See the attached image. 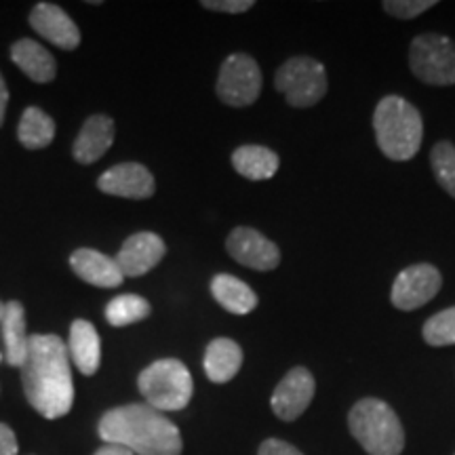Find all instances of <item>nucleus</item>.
Segmentation results:
<instances>
[{
	"label": "nucleus",
	"mask_w": 455,
	"mask_h": 455,
	"mask_svg": "<svg viewBox=\"0 0 455 455\" xmlns=\"http://www.w3.org/2000/svg\"><path fill=\"white\" fill-rule=\"evenodd\" d=\"M21 384H24L28 403L43 418L57 419L70 413L74 382L68 346L60 335H30L26 363L21 365Z\"/></svg>",
	"instance_id": "obj_1"
},
{
	"label": "nucleus",
	"mask_w": 455,
	"mask_h": 455,
	"mask_svg": "<svg viewBox=\"0 0 455 455\" xmlns=\"http://www.w3.org/2000/svg\"><path fill=\"white\" fill-rule=\"evenodd\" d=\"M98 435L110 445H123L135 455H181L184 441L167 415L146 403L114 407L101 415Z\"/></svg>",
	"instance_id": "obj_2"
},
{
	"label": "nucleus",
	"mask_w": 455,
	"mask_h": 455,
	"mask_svg": "<svg viewBox=\"0 0 455 455\" xmlns=\"http://www.w3.org/2000/svg\"><path fill=\"white\" fill-rule=\"evenodd\" d=\"M373 129L379 150L390 161H411L424 140V123L418 108L405 98L388 95L373 114Z\"/></svg>",
	"instance_id": "obj_3"
},
{
	"label": "nucleus",
	"mask_w": 455,
	"mask_h": 455,
	"mask_svg": "<svg viewBox=\"0 0 455 455\" xmlns=\"http://www.w3.org/2000/svg\"><path fill=\"white\" fill-rule=\"evenodd\" d=\"M350 435L369 455H401L405 449V430L388 403L363 398L348 413Z\"/></svg>",
	"instance_id": "obj_4"
},
{
	"label": "nucleus",
	"mask_w": 455,
	"mask_h": 455,
	"mask_svg": "<svg viewBox=\"0 0 455 455\" xmlns=\"http://www.w3.org/2000/svg\"><path fill=\"white\" fill-rule=\"evenodd\" d=\"M138 388L146 398V405L167 413L188 407L195 382L188 367L178 358H161L140 373Z\"/></svg>",
	"instance_id": "obj_5"
},
{
	"label": "nucleus",
	"mask_w": 455,
	"mask_h": 455,
	"mask_svg": "<svg viewBox=\"0 0 455 455\" xmlns=\"http://www.w3.org/2000/svg\"><path fill=\"white\" fill-rule=\"evenodd\" d=\"M275 87L284 95L289 106L310 108L325 98L327 72L321 61L312 57H293L278 68Z\"/></svg>",
	"instance_id": "obj_6"
},
{
	"label": "nucleus",
	"mask_w": 455,
	"mask_h": 455,
	"mask_svg": "<svg viewBox=\"0 0 455 455\" xmlns=\"http://www.w3.org/2000/svg\"><path fill=\"white\" fill-rule=\"evenodd\" d=\"M409 64L426 84H455V43L441 34H422L411 43Z\"/></svg>",
	"instance_id": "obj_7"
},
{
	"label": "nucleus",
	"mask_w": 455,
	"mask_h": 455,
	"mask_svg": "<svg viewBox=\"0 0 455 455\" xmlns=\"http://www.w3.org/2000/svg\"><path fill=\"white\" fill-rule=\"evenodd\" d=\"M261 93V70L251 55L235 53L221 66L218 98L228 106L244 108L258 101Z\"/></svg>",
	"instance_id": "obj_8"
},
{
	"label": "nucleus",
	"mask_w": 455,
	"mask_h": 455,
	"mask_svg": "<svg viewBox=\"0 0 455 455\" xmlns=\"http://www.w3.org/2000/svg\"><path fill=\"white\" fill-rule=\"evenodd\" d=\"M441 272L430 264L409 266L392 284L390 299L398 310H418L441 291Z\"/></svg>",
	"instance_id": "obj_9"
},
{
	"label": "nucleus",
	"mask_w": 455,
	"mask_h": 455,
	"mask_svg": "<svg viewBox=\"0 0 455 455\" xmlns=\"http://www.w3.org/2000/svg\"><path fill=\"white\" fill-rule=\"evenodd\" d=\"M226 249L238 264L259 272L275 270L281 264V251L276 244L253 228H235L228 236Z\"/></svg>",
	"instance_id": "obj_10"
},
{
	"label": "nucleus",
	"mask_w": 455,
	"mask_h": 455,
	"mask_svg": "<svg viewBox=\"0 0 455 455\" xmlns=\"http://www.w3.org/2000/svg\"><path fill=\"white\" fill-rule=\"evenodd\" d=\"M316 382L306 367H293L272 392L270 405L283 422H293L306 409L310 407L315 398Z\"/></svg>",
	"instance_id": "obj_11"
},
{
	"label": "nucleus",
	"mask_w": 455,
	"mask_h": 455,
	"mask_svg": "<svg viewBox=\"0 0 455 455\" xmlns=\"http://www.w3.org/2000/svg\"><path fill=\"white\" fill-rule=\"evenodd\" d=\"M164 253H167V244L161 236L155 232H138L124 241L116 255V264L123 276L138 278L156 268Z\"/></svg>",
	"instance_id": "obj_12"
},
{
	"label": "nucleus",
	"mask_w": 455,
	"mask_h": 455,
	"mask_svg": "<svg viewBox=\"0 0 455 455\" xmlns=\"http://www.w3.org/2000/svg\"><path fill=\"white\" fill-rule=\"evenodd\" d=\"M98 188L110 196L141 201V198H150L155 195V178H152V173L144 164L123 163L114 164L106 173H101Z\"/></svg>",
	"instance_id": "obj_13"
},
{
	"label": "nucleus",
	"mask_w": 455,
	"mask_h": 455,
	"mask_svg": "<svg viewBox=\"0 0 455 455\" xmlns=\"http://www.w3.org/2000/svg\"><path fill=\"white\" fill-rule=\"evenodd\" d=\"M30 24L34 30L53 43L55 47L72 51L81 43V32L72 17L64 9L51 3H38L30 13Z\"/></svg>",
	"instance_id": "obj_14"
},
{
	"label": "nucleus",
	"mask_w": 455,
	"mask_h": 455,
	"mask_svg": "<svg viewBox=\"0 0 455 455\" xmlns=\"http://www.w3.org/2000/svg\"><path fill=\"white\" fill-rule=\"evenodd\" d=\"M114 121L106 114H93L83 124L81 133L74 140L72 155L81 164H91L100 161L114 144Z\"/></svg>",
	"instance_id": "obj_15"
},
{
	"label": "nucleus",
	"mask_w": 455,
	"mask_h": 455,
	"mask_svg": "<svg viewBox=\"0 0 455 455\" xmlns=\"http://www.w3.org/2000/svg\"><path fill=\"white\" fill-rule=\"evenodd\" d=\"M70 266L78 278L101 289H114L124 281L116 259L108 258L106 253L95 251V249H76L70 255Z\"/></svg>",
	"instance_id": "obj_16"
},
{
	"label": "nucleus",
	"mask_w": 455,
	"mask_h": 455,
	"mask_svg": "<svg viewBox=\"0 0 455 455\" xmlns=\"http://www.w3.org/2000/svg\"><path fill=\"white\" fill-rule=\"evenodd\" d=\"M68 355L83 375H95L101 363V339L98 329L84 318H76L70 327Z\"/></svg>",
	"instance_id": "obj_17"
},
{
	"label": "nucleus",
	"mask_w": 455,
	"mask_h": 455,
	"mask_svg": "<svg viewBox=\"0 0 455 455\" xmlns=\"http://www.w3.org/2000/svg\"><path fill=\"white\" fill-rule=\"evenodd\" d=\"M0 329H3L7 365L21 369L28 356V341H30L26 335V310L21 301L11 299L4 304V316Z\"/></svg>",
	"instance_id": "obj_18"
},
{
	"label": "nucleus",
	"mask_w": 455,
	"mask_h": 455,
	"mask_svg": "<svg viewBox=\"0 0 455 455\" xmlns=\"http://www.w3.org/2000/svg\"><path fill=\"white\" fill-rule=\"evenodd\" d=\"M243 365V350L235 339L218 338L204 350V373L213 384L230 382L235 375L241 371Z\"/></svg>",
	"instance_id": "obj_19"
},
{
	"label": "nucleus",
	"mask_w": 455,
	"mask_h": 455,
	"mask_svg": "<svg viewBox=\"0 0 455 455\" xmlns=\"http://www.w3.org/2000/svg\"><path fill=\"white\" fill-rule=\"evenodd\" d=\"M11 60L34 83H51L57 74L55 57L43 44L21 38L11 47Z\"/></svg>",
	"instance_id": "obj_20"
},
{
	"label": "nucleus",
	"mask_w": 455,
	"mask_h": 455,
	"mask_svg": "<svg viewBox=\"0 0 455 455\" xmlns=\"http://www.w3.org/2000/svg\"><path fill=\"white\" fill-rule=\"evenodd\" d=\"M212 293L221 308L232 315H249L258 306V295L253 289L232 275L213 276Z\"/></svg>",
	"instance_id": "obj_21"
},
{
	"label": "nucleus",
	"mask_w": 455,
	"mask_h": 455,
	"mask_svg": "<svg viewBox=\"0 0 455 455\" xmlns=\"http://www.w3.org/2000/svg\"><path fill=\"white\" fill-rule=\"evenodd\" d=\"M278 155L266 146H241L232 155V167H235L243 178L259 181L275 178L278 171Z\"/></svg>",
	"instance_id": "obj_22"
},
{
	"label": "nucleus",
	"mask_w": 455,
	"mask_h": 455,
	"mask_svg": "<svg viewBox=\"0 0 455 455\" xmlns=\"http://www.w3.org/2000/svg\"><path fill=\"white\" fill-rule=\"evenodd\" d=\"M17 138L28 150H41L47 148L55 138V123L47 112L41 108H28L21 114L20 127H17Z\"/></svg>",
	"instance_id": "obj_23"
},
{
	"label": "nucleus",
	"mask_w": 455,
	"mask_h": 455,
	"mask_svg": "<svg viewBox=\"0 0 455 455\" xmlns=\"http://www.w3.org/2000/svg\"><path fill=\"white\" fill-rule=\"evenodd\" d=\"M150 301L135 293H124L114 298L106 308V321L112 327H129L133 323L144 321L150 316Z\"/></svg>",
	"instance_id": "obj_24"
},
{
	"label": "nucleus",
	"mask_w": 455,
	"mask_h": 455,
	"mask_svg": "<svg viewBox=\"0 0 455 455\" xmlns=\"http://www.w3.org/2000/svg\"><path fill=\"white\" fill-rule=\"evenodd\" d=\"M430 163L439 186L455 198V146L449 141H439L432 148Z\"/></svg>",
	"instance_id": "obj_25"
},
{
	"label": "nucleus",
	"mask_w": 455,
	"mask_h": 455,
	"mask_svg": "<svg viewBox=\"0 0 455 455\" xmlns=\"http://www.w3.org/2000/svg\"><path fill=\"white\" fill-rule=\"evenodd\" d=\"M422 333L430 346H455V308L430 316Z\"/></svg>",
	"instance_id": "obj_26"
},
{
	"label": "nucleus",
	"mask_w": 455,
	"mask_h": 455,
	"mask_svg": "<svg viewBox=\"0 0 455 455\" xmlns=\"http://www.w3.org/2000/svg\"><path fill=\"white\" fill-rule=\"evenodd\" d=\"M435 0H386L384 9L386 13L398 17V20H413V17L422 15L424 11L435 7Z\"/></svg>",
	"instance_id": "obj_27"
},
{
	"label": "nucleus",
	"mask_w": 455,
	"mask_h": 455,
	"mask_svg": "<svg viewBox=\"0 0 455 455\" xmlns=\"http://www.w3.org/2000/svg\"><path fill=\"white\" fill-rule=\"evenodd\" d=\"M203 7L220 13H244L253 7V0H204Z\"/></svg>",
	"instance_id": "obj_28"
},
{
	"label": "nucleus",
	"mask_w": 455,
	"mask_h": 455,
	"mask_svg": "<svg viewBox=\"0 0 455 455\" xmlns=\"http://www.w3.org/2000/svg\"><path fill=\"white\" fill-rule=\"evenodd\" d=\"M258 455H304L298 447L289 445L281 439H268L259 445Z\"/></svg>",
	"instance_id": "obj_29"
},
{
	"label": "nucleus",
	"mask_w": 455,
	"mask_h": 455,
	"mask_svg": "<svg viewBox=\"0 0 455 455\" xmlns=\"http://www.w3.org/2000/svg\"><path fill=\"white\" fill-rule=\"evenodd\" d=\"M20 447H17L15 432L11 430V426L0 424V455H17Z\"/></svg>",
	"instance_id": "obj_30"
},
{
	"label": "nucleus",
	"mask_w": 455,
	"mask_h": 455,
	"mask_svg": "<svg viewBox=\"0 0 455 455\" xmlns=\"http://www.w3.org/2000/svg\"><path fill=\"white\" fill-rule=\"evenodd\" d=\"M7 104H9V89H7V83H4L3 74H0V127H3V123H4Z\"/></svg>",
	"instance_id": "obj_31"
},
{
	"label": "nucleus",
	"mask_w": 455,
	"mask_h": 455,
	"mask_svg": "<svg viewBox=\"0 0 455 455\" xmlns=\"http://www.w3.org/2000/svg\"><path fill=\"white\" fill-rule=\"evenodd\" d=\"M93 455H135V453L123 445H110V443H106V445L100 447Z\"/></svg>",
	"instance_id": "obj_32"
},
{
	"label": "nucleus",
	"mask_w": 455,
	"mask_h": 455,
	"mask_svg": "<svg viewBox=\"0 0 455 455\" xmlns=\"http://www.w3.org/2000/svg\"><path fill=\"white\" fill-rule=\"evenodd\" d=\"M3 316H4V304L0 301V323H3Z\"/></svg>",
	"instance_id": "obj_33"
},
{
	"label": "nucleus",
	"mask_w": 455,
	"mask_h": 455,
	"mask_svg": "<svg viewBox=\"0 0 455 455\" xmlns=\"http://www.w3.org/2000/svg\"><path fill=\"white\" fill-rule=\"evenodd\" d=\"M0 361H3V355H0Z\"/></svg>",
	"instance_id": "obj_34"
}]
</instances>
